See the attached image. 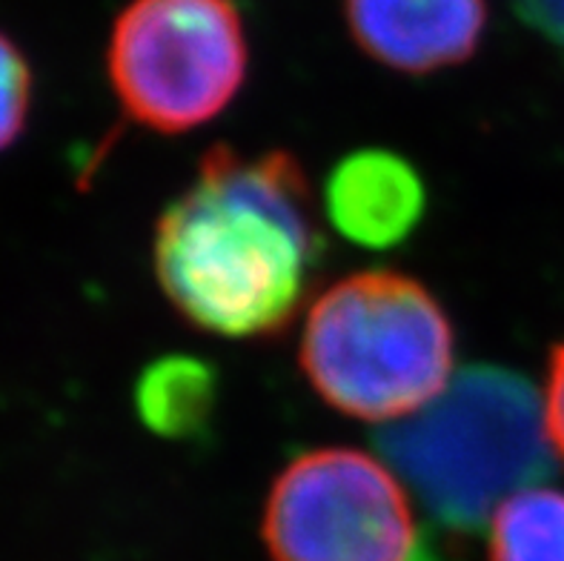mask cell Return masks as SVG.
<instances>
[{
    "label": "cell",
    "instance_id": "6da1fadb",
    "mask_svg": "<svg viewBox=\"0 0 564 561\" xmlns=\"http://www.w3.org/2000/svg\"><path fill=\"white\" fill-rule=\"evenodd\" d=\"M327 256L304 166L286 150L218 143L166 204L152 270L175 313L221 338H270L295 319Z\"/></svg>",
    "mask_w": 564,
    "mask_h": 561
},
{
    "label": "cell",
    "instance_id": "7a4b0ae2",
    "mask_svg": "<svg viewBox=\"0 0 564 561\" xmlns=\"http://www.w3.org/2000/svg\"><path fill=\"white\" fill-rule=\"evenodd\" d=\"M372 444L447 536H479L508 498L553 476L542 392L499 364L458 370L427 407L381 427Z\"/></svg>",
    "mask_w": 564,
    "mask_h": 561
},
{
    "label": "cell",
    "instance_id": "3957f363",
    "mask_svg": "<svg viewBox=\"0 0 564 561\" xmlns=\"http://www.w3.org/2000/svg\"><path fill=\"white\" fill-rule=\"evenodd\" d=\"M456 333L442 301L399 270L338 278L310 304L299 364L315 396L358 421L395 424L451 384Z\"/></svg>",
    "mask_w": 564,
    "mask_h": 561
},
{
    "label": "cell",
    "instance_id": "277c9868",
    "mask_svg": "<svg viewBox=\"0 0 564 561\" xmlns=\"http://www.w3.org/2000/svg\"><path fill=\"white\" fill-rule=\"evenodd\" d=\"M250 43L232 0H129L107 43V78L129 123L181 136L241 93Z\"/></svg>",
    "mask_w": 564,
    "mask_h": 561
},
{
    "label": "cell",
    "instance_id": "5b68a950",
    "mask_svg": "<svg viewBox=\"0 0 564 561\" xmlns=\"http://www.w3.org/2000/svg\"><path fill=\"white\" fill-rule=\"evenodd\" d=\"M272 561H444L393 470L352 447L295 455L261 519Z\"/></svg>",
    "mask_w": 564,
    "mask_h": 561
},
{
    "label": "cell",
    "instance_id": "8992f818",
    "mask_svg": "<svg viewBox=\"0 0 564 561\" xmlns=\"http://www.w3.org/2000/svg\"><path fill=\"white\" fill-rule=\"evenodd\" d=\"M344 21L376 64L401 75H430L479 52L487 0H344Z\"/></svg>",
    "mask_w": 564,
    "mask_h": 561
},
{
    "label": "cell",
    "instance_id": "52a82bcc",
    "mask_svg": "<svg viewBox=\"0 0 564 561\" xmlns=\"http://www.w3.org/2000/svg\"><path fill=\"white\" fill-rule=\"evenodd\" d=\"M324 209L341 238L365 249L408 241L427 209L422 172L393 150H356L344 155L324 184Z\"/></svg>",
    "mask_w": 564,
    "mask_h": 561
},
{
    "label": "cell",
    "instance_id": "ba28073f",
    "mask_svg": "<svg viewBox=\"0 0 564 561\" xmlns=\"http://www.w3.org/2000/svg\"><path fill=\"white\" fill-rule=\"evenodd\" d=\"M218 410V370L186 353L161 356L135 381V412L141 424L166 441L207 435Z\"/></svg>",
    "mask_w": 564,
    "mask_h": 561
},
{
    "label": "cell",
    "instance_id": "9c48e42d",
    "mask_svg": "<svg viewBox=\"0 0 564 561\" xmlns=\"http://www.w3.org/2000/svg\"><path fill=\"white\" fill-rule=\"evenodd\" d=\"M490 561H564V490L528 487L496 510Z\"/></svg>",
    "mask_w": 564,
    "mask_h": 561
},
{
    "label": "cell",
    "instance_id": "30bf717a",
    "mask_svg": "<svg viewBox=\"0 0 564 561\" xmlns=\"http://www.w3.org/2000/svg\"><path fill=\"white\" fill-rule=\"evenodd\" d=\"M32 107V69L18 43L0 32V152L23 136Z\"/></svg>",
    "mask_w": 564,
    "mask_h": 561
},
{
    "label": "cell",
    "instance_id": "8fae6325",
    "mask_svg": "<svg viewBox=\"0 0 564 561\" xmlns=\"http://www.w3.org/2000/svg\"><path fill=\"white\" fill-rule=\"evenodd\" d=\"M544 419L551 433L553 450L564 462V342L551 349L547 358V376H544Z\"/></svg>",
    "mask_w": 564,
    "mask_h": 561
},
{
    "label": "cell",
    "instance_id": "7c38bea8",
    "mask_svg": "<svg viewBox=\"0 0 564 561\" xmlns=\"http://www.w3.org/2000/svg\"><path fill=\"white\" fill-rule=\"evenodd\" d=\"M513 9L533 32L564 55V0H513Z\"/></svg>",
    "mask_w": 564,
    "mask_h": 561
}]
</instances>
